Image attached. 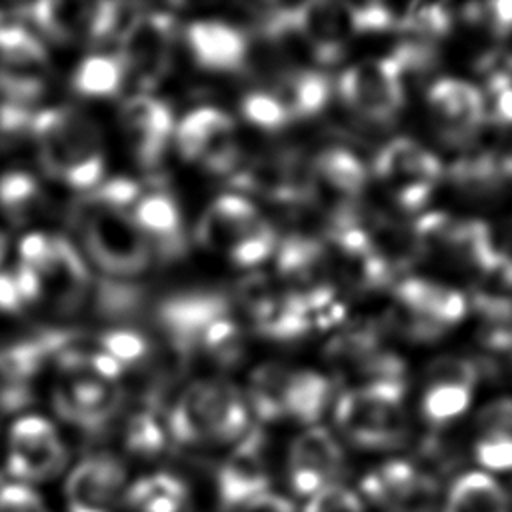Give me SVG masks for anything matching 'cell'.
<instances>
[{
    "instance_id": "cell-1",
    "label": "cell",
    "mask_w": 512,
    "mask_h": 512,
    "mask_svg": "<svg viewBox=\"0 0 512 512\" xmlns=\"http://www.w3.org/2000/svg\"><path fill=\"white\" fill-rule=\"evenodd\" d=\"M140 186L126 176L100 182L72 208V228L92 264L108 278L126 280L152 262V248L132 218Z\"/></svg>"
},
{
    "instance_id": "cell-2",
    "label": "cell",
    "mask_w": 512,
    "mask_h": 512,
    "mask_svg": "<svg viewBox=\"0 0 512 512\" xmlns=\"http://www.w3.org/2000/svg\"><path fill=\"white\" fill-rule=\"evenodd\" d=\"M30 138L50 178L84 194L102 182V136L94 120L80 110L56 106L36 112Z\"/></svg>"
},
{
    "instance_id": "cell-3",
    "label": "cell",
    "mask_w": 512,
    "mask_h": 512,
    "mask_svg": "<svg viewBox=\"0 0 512 512\" xmlns=\"http://www.w3.org/2000/svg\"><path fill=\"white\" fill-rule=\"evenodd\" d=\"M248 428V400L226 380H196L168 406L166 430L182 446L238 442L248 434Z\"/></svg>"
},
{
    "instance_id": "cell-4",
    "label": "cell",
    "mask_w": 512,
    "mask_h": 512,
    "mask_svg": "<svg viewBox=\"0 0 512 512\" xmlns=\"http://www.w3.org/2000/svg\"><path fill=\"white\" fill-rule=\"evenodd\" d=\"M402 380H374L346 390L334 420L340 432L362 450H394L408 440V414Z\"/></svg>"
},
{
    "instance_id": "cell-5",
    "label": "cell",
    "mask_w": 512,
    "mask_h": 512,
    "mask_svg": "<svg viewBox=\"0 0 512 512\" xmlns=\"http://www.w3.org/2000/svg\"><path fill=\"white\" fill-rule=\"evenodd\" d=\"M422 258L486 280L500 270L506 256L486 222L458 218L446 212H428L412 226Z\"/></svg>"
},
{
    "instance_id": "cell-6",
    "label": "cell",
    "mask_w": 512,
    "mask_h": 512,
    "mask_svg": "<svg viewBox=\"0 0 512 512\" xmlns=\"http://www.w3.org/2000/svg\"><path fill=\"white\" fill-rule=\"evenodd\" d=\"M466 296L444 282L408 276L394 286V302L384 322L398 334L416 340H438L468 314Z\"/></svg>"
},
{
    "instance_id": "cell-7",
    "label": "cell",
    "mask_w": 512,
    "mask_h": 512,
    "mask_svg": "<svg viewBox=\"0 0 512 512\" xmlns=\"http://www.w3.org/2000/svg\"><path fill=\"white\" fill-rule=\"evenodd\" d=\"M374 174L400 210L416 212L430 202L442 182L444 168L430 148L400 136L378 150Z\"/></svg>"
},
{
    "instance_id": "cell-8",
    "label": "cell",
    "mask_w": 512,
    "mask_h": 512,
    "mask_svg": "<svg viewBox=\"0 0 512 512\" xmlns=\"http://www.w3.org/2000/svg\"><path fill=\"white\" fill-rule=\"evenodd\" d=\"M28 18L52 40L70 42H102L120 38L136 6L118 2H36L26 6Z\"/></svg>"
},
{
    "instance_id": "cell-9",
    "label": "cell",
    "mask_w": 512,
    "mask_h": 512,
    "mask_svg": "<svg viewBox=\"0 0 512 512\" xmlns=\"http://www.w3.org/2000/svg\"><path fill=\"white\" fill-rule=\"evenodd\" d=\"M338 92L344 104L372 126L392 124L406 102L404 76L390 56L348 66L340 74Z\"/></svg>"
},
{
    "instance_id": "cell-10",
    "label": "cell",
    "mask_w": 512,
    "mask_h": 512,
    "mask_svg": "<svg viewBox=\"0 0 512 512\" xmlns=\"http://www.w3.org/2000/svg\"><path fill=\"white\" fill-rule=\"evenodd\" d=\"M238 194H256L278 204H312V162L296 150L264 152L230 174Z\"/></svg>"
},
{
    "instance_id": "cell-11",
    "label": "cell",
    "mask_w": 512,
    "mask_h": 512,
    "mask_svg": "<svg viewBox=\"0 0 512 512\" xmlns=\"http://www.w3.org/2000/svg\"><path fill=\"white\" fill-rule=\"evenodd\" d=\"M174 18L166 12L138 10L124 32L120 34V60L126 76L140 88L150 90L158 86L172 64L174 54Z\"/></svg>"
},
{
    "instance_id": "cell-12",
    "label": "cell",
    "mask_w": 512,
    "mask_h": 512,
    "mask_svg": "<svg viewBox=\"0 0 512 512\" xmlns=\"http://www.w3.org/2000/svg\"><path fill=\"white\" fill-rule=\"evenodd\" d=\"M426 110L438 140L454 148L472 146L488 122L482 90L452 76L438 78L428 86Z\"/></svg>"
},
{
    "instance_id": "cell-13",
    "label": "cell",
    "mask_w": 512,
    "mask_h": 512,
    "mask_svg": "<svg viewBox=\"0 0 512 512\" xmlns=\"http://www.w3.org/2000/svg\"><path fill=\"white\" fill-rule=\"evenodd\" d=\"M176 148L188 162L212 174H232L240 166V140L234 120L220 108L200 106L188 112L174 130Z\"/></svg>"
},
{
    "instance_id": "cell-14",
    "label": "cell",
    "mask_w": 512,
    "mask_h": 512,
    "mask_svg": "<svg viewBox=\"0 0 512 512\" xmlns=\"http://www.w3.org/2000/svg\"><path fill=\"white\" fill-rule=\"evenodd\" d=\"M68 450L54 424L42 416L18 418L8 436L6 470L14 482H44L62 472Z\"/></svg>"
},
{
    "instance_id": "cell-15",
    "label": "cell",
    "mask_w": 512,
    "mask_h": 512,
    "mask_svg": "<svg viewBox=\"0 0 512 512\" xmlns=\"http://www.w3.org/2000/svg\"><path fill=\"white\" fill-rule=\"evenodd\" d=\"M124 392L118 382L92 374H64L52 390L56 414L86 434L104 432L120 414Z\"/></svg>"
},
{
    "instance_id": "cell-16",
    "label": "cell",
    "mask_w": 512,
    "mask_h": 512,
    "mask_svg": "<svg viewBox=\"0 0 512 512\" xmlns=\"http://www.w3.org/2000/svg\"><path fill=\"white\" fill-rule=\"evenodd\" d=\"M480 368L468 356L444 354L426 366L420 412L432 426H446L460 418L472 402Z\"/></svg>"
},
{
    "instance_id": "cell-17",
    "label": "cell",
    "mask_w": 512,
    "mask_h": 512,
    "mask_svg": "<svg viewBox=\"0 0 512 512\" xmlns=\"http://www.w3.org/2000/svg\"><path fill=\"white\" fill-rule=\"evenodd\" d=\"M362 494L384 512H436L438 480L416 464L390 460L362 480Z\"/></svg>"
},
{
    "instance_id": "cell-18",
    "label": "cell",
    "mask_w": 512,
    "mask_h": 512,
    "mask_svg": "<svg viewBox=\"0 0 512 512\" xmlns=\"http://www.w3.org/2000/svg\"><path fill=\"white\" fill-rule=\"evenodd\" d=\"M228 312L232 308L226 296L212 290H192L162 300L156 308V324L162 342L184 350L196 362L206 332Z\"/></svg>"
},
{
    "instance_id": "cell-19",
    "label": "cell",
    "mask_w": 512,
    "mask_h": 512,
    "mask_svg": "<svg viewBox=\"0 0 512 512\" xmlns=\"http://www.w3.org/2000/svg\"><path fill=\"white\" fill-rule=\"evenodd\" d=\"M328 364L340 374L374 380H402L404 362L382 344L380 330L370 324H350L322 348Z\"/></svg>"
},
{
    "instance_id": "cell-20",
    "label": "cell",
    "mask_w": 512,
    "mask_h": 512,
    "mask_svg": "<svg viewBox=\"0 0 512 512\" xmlns=\"http://www.w3.org/2000/svg\"><path fill=\"white\" fill-rule=\"evenodd\" d=\"M344 452L338 440L322 426L296 436L288 450V480L298 496H316L342 474Z\"/></svg>"
},
{
    "instance_id": "cell-21",
    "label": "cell",
    "mask_w": 512,
    "mask_h": 512,
    "mask_svg": "<svg viewBox=\"0 0 512 512\" xmlns=\"http://www.w3.org/2000/svg\"><path fill=\"white\" fill-rule=\"evenodd\" d=\"M36 274L42 284L40 302H46L56 314L72 316L88 306L94 278L70 240L54 236L52 256Z\"/></svg>"
},
{
    "instance_id": "cell-22",
    "label": "cell",
    "mask_w": 512,
    "mask_h": 512,
    "mask_svg": "<svg viewBox=\"0 0 512 512\" xmlns=\"http://www.w3.org/2000/svg\"><path fill=\"white\" fill-rule=\"evenodd\" d=\"M120 126L132 156L144 168L160 164L176 130L170 106L150 94H134L124 100Z\"/></svg>"
},
{
    "instance_id": "cell-23",
    "label": "cell",
    "mask_w": 512,
    "mask_h": 512,
    "mask_svg": "<svg viewBox=\"0 0 512 512\" xmlns=\"http://www.w3.org/2000/svg\"><path fill=\"white\" fill-rule=\"evenodd\" d=\"M292 18L300 30L312 62L332 66L342 60L354 32L350 4L314 0L292 6Z\"/></svg>"
},
{
    "instance_id": "cell-24",
    "label": "cell",
    "mask_w": 512,
    "mask_h": 512,
    "mask_svg": "<svg viewBox=\"0 0 512 512\" xmlns=\"http://www.w3.org/2000/svg\"><path fill=\"white\" fill-rule=\"evenodd\" d=\"M270 472L264 438L258 430L238 440L236 448L216 470V494L226 510H238L248 500L268 492Z\"/></svg>"
},
{
    "instance_id": "cell-25",
    "label": "cell",
    "mask_w": 512,
    "mask_h": 512,
    "mask_svg": "<svg viewBox=\"0 0 512 512\" xmlns=\"http://www.w3.org/2000/svg\"><path fill=\"white\" fill-rule=\"evenodd\" d=\"M126 482L124 464L112 454L82 460L68 476L64 494L68 512H112Z\"/></svg>"
},
{
    "instance_id": "cell-26",
    "label": "cell",
    "mask_w": 512,
    "mask_h": 512,
    "mask_svg": "<svg viewBox=\"0 0 512 512\" xmlns=\"http://www.w3.org/2000/svg\"><path fill=\"white\" fill-rule=\"evenodd\" d=\"M192 60L212 72H236L246 66L250 42L246 34L222 20H194L184 30Z\"/></svg>"
},
{
    "instance_id": "cell-27",
    "label": "cell",
    "mask_w": 512,
    "mask_h": 512,
    "mask_svg": "<svg viewBox=\"0 0 512 512\" xmlns=\"http://www.w3.org/2000/svg\"><path fill=\"white\" fill-rule=\"evenodd\" d=\"M262 220L258 208L242 194H220L204 210L196 224V242L228 256L232 246L242 240Z\"/></svg>"
},
{
    "instance_id": "cell-28",
    "label": "cell",
    "mask_w": 512,
    "mask_h": 512,
    "mask_svg": "<svg viewBox=\"0 0 512 512\" xmlns=\"http://www.w3.org/2000/svg\"><path fill=\"white\" fill-rule=\"evenodd\" d=\"M132 218L152 254L162 260H176L186 252V236L182 216L172 194L164 190L142 192L132 208Z\"/></svg>"
},
{
    "instance_id": "cell-29",
    "label": "cell",
    "mask_w": 512,
    "mask_h": 512,
    "mask_svg": "<svg viewBox=\"0 0 512 512\" xmlns=\"http://www.w3.org/2000/svg\"><path fill=\"white\" fill-rule=\"evenodd\" d=\"M270 92L282 102L292 120L320 114L330 100L328 78L304 66L282 70L274 78Z\"/></svg>"
},
{
    "instance_id": "cell-30",
    "label": "cell",
    "mask_w": 512,
    "mask_h": 512,
    "mask_svg": "<svg viewBox=\"0 0 512 512\" xmlns=\"http://www.w3.org/2000/svg\"><path fill=\"white\" fill-rule=\"evenodd\" d=\"M448 178L458 194L472 200H490L508 182L500 154L492 150H468L450 166Z\"/></svg>"
},
{
    "instance_id": "cell-31",
    "label": "cell",
    "mask_w": 512,
    "mask_h": 512,
    "mask_svg": "<svg viewBox=\"0 0 512 512\" xmlns=\"http://www.w3.org/2000/svg\"><path fill=\"white\" fill-rule=\"evenodd\" d=\"M442 512H512L504 488L484 472H466L448 490Z\"/></svg>"
},
{
    "instance_id": "cell-32",
    "label": "cell",
    "mask_w": 512,
    "mask_h": 512,
    "mask_svg": "<svg viewBox=\"0 0 512 512\" xmlns=\"http://www.w3.org/2000/svg\"><path fill=\"white\" fill-rule=\"evenodd\" d=\"M330 380L314 370H290L284 392V418L304 424L316 422L330 400Z\"/></svg>"
},
{
    "instance_id": "cell-33",
    "label": "cell",
    "mask_w": 512,
    "mask_h": 512,
    "mask_svg": "<svg viewBox=\"0 0 512 512\" xmlns=\"http://www.w3.org/2000/svg\"><path fill=\"white\" fill-rule=\"evenodd\" d=\"M124 496L132 512H186L188 504L186 484L168 472L136 480Z\"/></svg>"
},
{
    "instance_id": "cell-34",
    "label": "cell",
    "mask_w": 512,
    "mask_h": 512,
    "mask_svg": "<svg viewBox=\"0 0 512 512\" xmlns=\"http://www.w3.org/2000/svg\"><path fill=\"white\" fill-rule=\"evenodd\" d=\"M288 366L264 362L256 366L248 378V406L264 422L284 418V392L290 376Z\"/></svg>"
},
{
    "instance_id": "cell-35",
    "label": "cell",
    "mask_w": 512,
    "mask_h": 512,
    "mask_svg": "<svg viewBox=\"0 0 512 512\" xmlns=\"http://www.w3.org/2000/svg\"><path fill=\"white\" fill-rule=\"evenodd\" d=\"M70 80L84 98H112L120 92L126 70L118 54H90L80 60Z\"/></svg>"
},
{
    "instance_id": "cell-36",
    "label": "cell",
    "mask_w": 512,
    "mask_h": 512,
    "mask_svg": "<svg viewBox=\"0 0 512 512\" xmlns=\"http://www.w3.org/2000/svg\"><path fill=\"white\" fill-rule=\"evenodd\" d=\"M0 66L48 70V54L40 38L18 22L0 24Z\"/></svg>"
},
{
    "instance_id": "cell-37",
    "label": "cell",
    "mask_w": 512,
    "mask_h": 512,
    "mask_svg": "<svg viewBox=\"0 0 512 512\" xmlns=\"http://www.w3.org/2000/svg\"><path fill=\"white\" fill-rule=\"evenodd\" d=\"M44 196L38 180L28 172H6L0 178V208L12 222H26L42 208Z\"/></svg>"
},
{
    "instance_id": "cell-38",
    "label": "cell",
    "mask_w": 512,
    "mask_h": 512,
    "mask_svg": "<svg viewBox=\"0 0 512 512\" xmlns=\"http://www.w3.org/2000/svg\"><path fill=\"white\" fill-rule=\"evenodd\" d=\"M144 304V294L138 286L116 280L104 278L94 280L92 294L88 306H92L100 316L110 320H124L134 316Z\"/></svg>"
},
{
    "instance_id": "cell-39",
    "label": "cell",
    "mask_w": 512,
    "mask_h": 512,
    "mask_svg": "<svg viewBox=\"0 0 512 512\" xmlns=\"http://www.w3.org/2000/svg\"><path fill=\"white\" fill-rule=\"evenodd\" d=\"M452 28V14L442 4H410L402 6L398 32L414 40L436 44Z\"/></svg>"
},
{
    "instance_id": "cell-40",
    "label": "cell",
    "mask_w": 512,
    "mask_h": 512,
    "mask_svg": "<svg viewBox=\"0 0 512 512\" xmlns=\"http://www.w3.org/2000/svg\"><path fill=\"white\" fill-rule=\"evenodd\" d=\"M94 340L108 356L118 360L124 368L142 366L154 348L142 332L126 326H114V328L102 330L94 334Z\"/></svg>"
},
{
    "instance_id": "cell-41",
    "label": "cell",
    "mask_w": 512,
    "mask_h": 512,
    "mask_svg": "<svg viewBox=\"0 0 512 512\" xmlns=\"http://www.w3.org/2000/svg\"><path fill=\"white\" fill-rule=\"evenodd\" d=\"M168 430L152 410L134 412L124 426V446L130 454L150 458L166 448Z\"/></svg>"
},
{
    "instance_id": "cell-42",
    "label": "cell",
    "mask_w": 512,
    "mask_h": 512,
    "mask_svg": "<svg viewBox=\"0 0 512 512\" xmlns=\"http://www.w3.org/2000/svg\"><path fill=\"white\" fill-rule=\"evenodd\" d=\"M480 90L484 94L488 122L512 128V60L494 64Z\"/></svg>"
},
{
    "instance_id": "cell-43",
    "label": "cell",
    "mask_w": 512,
    "mask_h": 512,
    "mask_svg": "<svg viewBox=\"0 0 512 512\" xmlns=\"http://www.w3.org/2000/svg\"><path fill=\"white\" fill-rule=\"evenodd\" d=\"M278 248V234L268 220H260L242 240H238L228 258L240 268H254L268 260Z\"/></svg>"
},
{
    "instance_id": "cell-44",
    "label": "cell",
    "mask_w": 512,
    "mask_h": 512,
    "mask_svg": "<svg viewBox=\"0 0 512 512\" xmlns=\"http://www.w3.org/2000/svg\"><path fill=\"white\" fill-rule=\"evenodd\" d=\"M242 116L260 130H282L290 124V114L282 102L270 90H256L242 98L240 102Z\"/></svg>"
},
{
    "instance_id": "cell-45",
    "label": "cell",
    "mask_w": 512,
    "mask_h": 512,
    "mask_svg": "<svg viewBox=\"0 0 512 512\" xmlns=\"http://www.w3.org/2000/svg\"><path fill=\"white\" fill-rule=\"evenodd\" d=\"M464 18L492 38L512 36V2H482L464 8Z\"/></svg>"
},
{
    "instance_id": "cell-46",
    "label": "cell",
    "mask_w": 512,
    "mask_h": 512,
    "mask_svg": "<svg viewBox=\"0 0 512 512\" xmlns=\"http://www.w3.org/2000/svg\"><path fill=\"white\" fill-rule=\"evenodd\" d=\"M476 438L512 442V398L502 396L488 402L476 416Z\"/></svg>"
},
{
    "instance_id": "cell-47",
    "label": "cell",
    "mask_w": 512,
    "mask_h": 512,
    "mask_svg": "<svg viewBox=\"0 0 512 512\" xmlns=\"http://www.w3.org/2000/svg\"><path fill=\"white\" fill-rule=\"evenodd\" d=\"M304 512H364V504L356 492L334 484L312 496Z\"/></svg>"
},
{
    "instance_id": "cell-48",
    "label": "cell",
    "mask_w": 512,
    "mask_h": 512,
    "mask_svg": "<svg viewBox=\"0 0 512 512\" xmlns=\"http://www.w3.org/2000/svg\"><path fill=\"white\" fill-rule=\"evenodd\" d=\"M0 512H50L42 498L22 482L0 484Z\"/></svg>"
},
{
    "instance_id": "cell-49",
    "label": "cell",
    "mask_w": 512,
    "mask_h": 512,
    "mask_svg": "<svg viewBox=\"0 0 512 512\" xmlns=\"http://www.w3.org/2000/svg\"><path fill=\"white\" fill-rule=\"evenodd\" d=\"M474 456L480 466L496 472L512 470V442L492 440V438H476Z\"/></svg>"
},
{
    "instance_id": "cell-50",
    "label": "cell",
    "mask_w": 512,
    "mask_h": 512,
    "mask_svg": "<svg viewBox=\"0 0 512 512\" xmlns=\"http://www.w3.org/2000/svg\"><path fill=\"white\" fill-rule=\"evenodd\" d=\"M234 512H296V510L288 498L272 494V492H264V494L248 500Z\"/></svg>"
},
{
    "instance_id": "cell-51",
    "label": "cell",
    "mask_w": 512,
    "mask_h": 512,
    "mask_svg": "<svg viewBox=\"0 0 512 512\" xmlns=\"http://www.w3.org/2000/svg\"><path fill=\"white\" fill-rule=\"evenodd\" d=\"M24 306L16 278L12 272H0V310L18 312Z\"/></svg>"
},
{
    "instance_id": "cell-52",
    "label": "cell",
    "mask_w": 512,
    "mask_h": 512,
    "mask_svg": "<svg viewBox=\"0 0 512 512\" xmlns=\"http://www.w3.org/2000/svg\"><path fill=\"white\" fill-rule=\"evenodd\" d=\"M500 154V160H502V166H504V170H506V176H508V180L512 178V140H510V144L506 146V150H502V152H498Z\"/></svg>"
},
{
    "instance_id": "cell-53",
    "label": "cell",
    "mask_w": 512,
    "mask_h": 512,
    "mask_svg": "<svg viewBox=\"0 0 512 512\" xmlns=\"http://www.w3.org/2000/svg\"><path fill=\"white\" fill-rule=\"evenodd\" d=\"M4 254H6V236L0 232V264L4 260Z\"/></svg>"
},
{
    "instance_id": "cell-54",
    "label": "cell",
    "mask_w": 512,
    "mask_h": 512,
    "mask_svg": "<svg viewBox=\"0 0 512 512\" xmlns=\"http://www.w3.org/2000/svg\"><path fill=\"white\" fill-rule=\"evenodd\" d=\"M4 22H8V16H6V12L0 10V24H4Z\"/></svg>"
}]
</instances>
